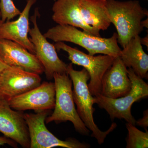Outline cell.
Returning <instances> with one entry per match:
<instances>
[{
	"label": "cell",
	"mask_w": 148,
	"mask_h": 148,
	"mask_svg": "<svg viewBox=\"0 0 148 148\" xmlns=\"http://www.w3.org/2000/svg\"><path fill=\"white\" fill-rule=\"evenodd\" d=\"M106 6L111 23L117 32L118 42L124 48L144 30L141 21L148 16V10L138 0H106Z\"/></svg>",
	"instance_id": "6da1fadb"
},
{
	"label": "cell",
	"mask_w": 148,
	"mask_h": 148,
	"mask_svg": "<svg viewBox=\"0 0 148 148\" xmlns=\"http://www.w3.org/2000/svg\"><path fill=\"white\" fill-rule=\"evenodd\" d=\"M43 35L55 42H67L79 45L86 49L89 55L101 53L115 58L120 56L121 49L118 45L116 33L110 38H102L89 34L70 25L57 24Z\"/></svg>",
	"instance_id": "7a4b0ae2"
},
{
	"label": "cell",
	"mask_w": 148,
	"mask_h": 148,
	"mask_svg": "<svg viewBox=\"0 0 148 148\" xmlns=\"http://www.w3.org/2000/svg\"><path fill=\"white\" fill-rule=\"evenodd\" d=\"M66 73L73 85V98L78 114L86 127L92 132L91 136L97 140L99 145L103 144L107 135L116 127V123H113L106 131H101L95 124L93 116L95 109L93 108V97L88 86L90 76L87 71L84 68L81 71H76L71 63L68 64Z\"/></svg>",
	"instance_id": "3957f363"
},
{
	"label": "cell",
	"mask_w": 148,
	"mask_h": 148,
	"mask_svg": "<svg viewBox=\"0 0 148 148\" xmlns=\"http://www.w3.org/2000/svg\"><path fill=\"white\" fill-rule=\"evenodd\" d=\"M127 74L132 83L129 93L117 98H107L98 94L93 96V103L106 110L112 119H124L135 125L136 121L131 114V107L136 101L148 97V85L131 68L127 69Z\"/></svg>",
	"instance_id": "277c9868"
},
{
	"label": "cell",
	"mask_w": 148,
	"mask_h": 148,
	"mask_svg": "<svg viewBox=\"0 0 148 148\" xmlns=\"http://www.w3.org/2000/svg\"><path fill=\"white\" fill-rule=\"evenodd\" d=\"M55 86V103L54 111L47 116L46 123L71 122L77 132L83 135H89V130L78 114L73 98L71 79L67 73H55L53 75Z\"/></svg>",
	"instance_id": "5b68a950"
},
{
	"label": "cell",
	"mask_w": 148,
	"mask_h": 148,
	"mask_svg": "<svg viewBox=\"0 0 148 148\" xmlns=\"http://www.w3.org/2000/svg\"><path fill=\"white\" fill-rule=\"evenodd\" d=\"M54 46L57 50L64 51L68 53L72 64L82 66L88 72L90 81L88 86L91 95L95 96L100 94L103 77L116 58L104 54L94 56L86 54L63 42H56Z\"/></svg>",
	"instance_id": "8992f818"
},
{
	"label": "cell",
	"mask_w": 148,
	"mask_h": 148,
	"mask_svg": "<svg viewBox=\"0 0 148 148\" xmlns=\"http://www.w3.org/2000/svg\"><path fill=\"white\" fill-rule=\"evenodd\" d=\"M47 111H40L36 114H24L29 130L30 148L89 147L87 144L80 143L75 139L71 138L63 141L54 136L45 125L46 119L48 115Z\"/></svg>",
	"instance_id": "52a82bcc"
},
{
	"label": "cell",
	"mask_w": 148,
	"mask_h": 148,
	"mask_svg": "<svg viewBox=\"0 0 148 148\" xmlns=\"http://www.w3.org/2000/svg\"><path fill=\"white\" fill-rule=\"evenodd\" d=\"M39 14L38 9L36 8L34 14L31 17L33 27L29 29V38L34 47L35 55L43 66L47 78L51 80L55 73H67L68 64L60 59L54 45L47 40L40 31L37 23Z\"/></svg>",
	"instance_id": "ba28073f"
},
{
	"label": "cell",
	"mask_w": 148,
	"mask_h": 148,
	"mask_svg": "<svg viewBox=\"0 0 148 148\" xmlns=\"http://www.w3.org/2000/svg\"><path fill=\"white\" fill-rule=\"evenodd\" d=\"M40 75L17 67L8 66L0 73V100L12 98L41 84Z\"/></svg>",
	"instance_id": "9c48e42d"
},
{
	"label": "cell",
	"mask_w": 148,
	"mask_h": 148,
	"mask_svg": "<svg viewBox=\"0 0 148 148\" xmlns=\"http://www.w3.org/2000/svg\"><path fill=\"white\" fill-rule=\"evenodd\" d=\"M55 94L54 83L45 82L12 98L8 103L12 108L16 111H48L54 109Z\"/></svg>",
	"instance_id": "30bf717a"
},
{
	"label": "cell",
	"mask_w": 148,
	"mask_h": 148,
	"mask_svg": "<svg viewBox=\"0 0 148 148\" xmlns=\"http://www.w3.org/2000/svg\"><path fill=\"white\" fill-rule=\"evenodd\" d=\"M0 132L22 147L30 148L29 130L24 113L12 108L8 103L0 100Z\"/></svg>",
	"instance_id": "8fae6325"
},
{
	"label": "cell",
	"mask_w": 148,
	"mask_h": 148,
	"mask_svg": "<svg viewBox=\"0 0 148 148\" xmlns=\"http://www.w3.org/2000/svg\"><path fill=\"white\" fill-rule=\"evenodd\" d=\"M0 57L8 66L40 75L44 73L43 66L35 54L10 40L0 39Z\"/></svg>",
	"instance_id": "7c38bea8"
},
{
	"label": "cell",
	"mask_w": 148,
	"mask_h": 148,
	"mask_svg": "<svg viewBox=\"0 0 148 148\" xmlns=\"http://www.w3.org/2000/svg\"><path fill=\"white\" fill-rule=\"evenodd\" d=\"M131 87L127 67L120 56L116 57L103 77L100 94L107 98H120L129 93Z\"/></svg>",
	"instance_id": "4fadbf2b"
},
{
	"label": "cell",
	"mask_w": 148,
	"mask_h": 148,
	"mask_svg": "<svg viewBox=\"0 0 148 148\" xmlns=\"http://www.w3.org/2000/svg\"><path fill=\"white\" fill-rule=\"evenodd\" d=\"M37 0H27L24 9L18 19L6 21L0 25V39L10 40L22 46L35 54L34 47L28 36L29 31V12Z\"/></svg>",
	"instance_id": "5bb4252c"
},
{
	"label": "cell",
	"mask_w": 148,
	"mask_h": 148,
	"mask_svg": "<svg viewBox=\"0 0 148 148\" xmlns=\"http://www.w3.org/2000/svg\"><path fill=\"white\" fill-rule=\"evenodd\" d=\"M81 0H56L52 6V18L59 25H69L82 29L89 34L101 37L100 31L87 25L81 15Z\"/></svg>",
	"instance_id": "9a60e30c"
},
{
	"label": "cell",
	"mask_w": 148,
	"mask_h": 148,
	"mask_svg": "<svg viewBox=\"0 0 148 148\" xmlns=\"http://www.w3.org/2000/svg\"><path fill=\"white\" fill-rule=\"evenodd\" d=\"M141 37L136 36L121 50L120 57L126 67L131 68L142 78L148 77V55L141 44Z\"/></svg>",
	"instance_id": "2e32d148"
},
{
	"label": "cell",
	"mask_w": 148,
	"mask_h": 148,
	"mask_svg": "<svg viewBox=\"0 0 148 148\" xmlns=\"http://www.w3.org/2000/svg\"><path fill=\"white\" fill-rule=\"evenodd\" d=\"M80 9L83 20L90 27L100 31H105L112 24L106 0H81Z\"/></svg>",
	"instance_id": "e0dca14e"
},
{
	"label": "cell",
	"mask_w": 148,
	"mask_h": 148,
	"mask_svg": "<svg viewBox=\"0 0 148 148\" xmlns=\"http://www.w3.org/2000/svg\"><path fill=\"white\" fill-rule=\"evenodd\" d=\"M128 131L126 139L127 148H147L148 147V132L140 131L135 125L129 123L126 124Z\"/></svg>",
	"instance_id": "ac0fdd59"
},
{
	"label": "cell",
	"mask_w": 148,
	"mask_h": 148,
	"mask_svg": "<svg viewBox=\"0 0 148 148\" xmlns=\"http://www.w3.org/2000/svg\"><path fill=\"white\" fill-rule=\"evenodd\" d=\"M0 12L1 19L3 22L10 21L21 12L12 0H0Z\"/></svg>",
	"instance_id": "d6986e66"
},
{
	"label": "cell",
	"mask_w": 148,
	"mask_h": 148,
	"mask_svg": "<svg viewBox=\"0 0 148 148\" xmlns=\"http://www.w3.org/2000/svg\"><path fill=\"white\" fill-rule=\"evenodd\" d=\"M6 145L14 148H16L18 144L13 140L7 138L5 136H0V146Z\"/></svg>",
	"instance_id": "ffe728a7"
},
{
	"label": "cell",
	"mask_w": 148,
	"mask_h": 148,
	"mask_svg": "<svg viewBox=\"0 0 148 148\" xmlns=\"http://www.w3.org/2000/svg\"><path fill=\"white\" fill-rule=\"evenodd\" d=\"M144 115L142 118L136 121V124L141 127L147 128L148 126V111L146 110L144 112Z\"/></svg>",
	"instance_id": "44dd1931"
},
{
	"label": "cell",
	"mask_w": 148,
	"mask_h": 148,
	"mask_svg": "<svg viewBox=\"0 0 148 148\" xmlns=\"http://www.w3.org/2000/svg\"><path fill=\"white\" fill-rule=\"evenodd\" d=\"M141 41V44L142 45H144L147 47V48H148V34L145 37H144L143 38H141L140 39Z\"/></svg>",
	"instance_id": "7402d4cb"
},
{
	"label": "cell",
	"mask_w": 148,
	"mask_h": 148,
	"mask_svg": "<svg viewBox=\"0 0 148 148\" xmlns=\"http://www.w3.org/2000/svg\"><path fill=\"white\" fill-rule=\"evenodd\" d=\"M8 66H9L5 64L0 57V73Z\"/></svg>",
	"instance_id": "603a6c76"
},
{
	"label": "cell",
	"mask_w": 148,
	"mask_h": 148,
	"mask_svg": "<svg viewBox=\"0 0 148 148\" xmlns=\"http://www.w3.org/2000/svg\"><path fill=\"white\" fill-rule=\"evenodd\" d=\"M141 25L143 28H148V18L147 17V18L144 20H142L141 21Z\"/></svg>",
	"instance_id": "cb8c5ba5"
},
{
	"label": "cell",
	"mask_w": 148,
	"mask_h": 148,
	"mask_svg": "<svg viewBox=\"0 0 148 148\" xmlns=\"http://www.w3.org/2000/svg\"><path fill=\"white\" fill-rule=\"evenodd\" d=\"M3 23V22L2 21L1 19H0V25H1V24H2Z\"/></svg>",
	"instance_id": "d4e9b609"
},
{
	"label": "cell",
	"mask_w": 148,
	"mask_h": 148,
	"mask_svg": "<svg viewBox=\"0 0 148 148\" xmlns=\"http://www.w3.org/2000/svg\"><path fill=\"white\" fill-rule=\"evenodd\" d=\"M0 16H1V12H0Z\"/></svg>",
	"instance_id": "484cf974"
},
{
	"label": "cell",
	"mask_w": 148,
	"mask_h": 148,
	"mask_svg": "<svg viewBox=\"0 0 148 148\" xmlns=\"http://www.w3.org/2000/svg\"><path fill=\"white\" fill-rule=\"evenodd\" d=\"M145 1H148V0H145Z\"/></svg>",
	"instance_id": "4316f807"
}]
</instances>
